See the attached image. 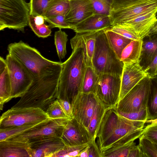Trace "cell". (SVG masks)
I'll return each instance as SVG.
<instances>
[{
	"instance_id": "obj_1",
	"label": "cell",
	"mask_w": 157,
	"mask_h": 157,
	"mask_svg": "<svg viewBox=\"0 0 157 157\" xmlns=\"http://www.w3.org/2000/svg\"><path fill=\"white\" fill-rule=\"evenodd\" d=\"M7 50L9 54L25 66L33 78L31 85L17 105L21 108H39L45 111L57 98L63 63L46 58L37 49L21 40L9 44Z\"/></svg>"
},
{
	"instance_id": "obj_2",
	"label": "cell",
	"mask_w": 157,
	"mask_h": 157,
	"mask_svg": "<svg viewBox=\"0 0 157 157\" xmlns=\"http://www.w3.org/2000/svg\"><path fill=\"white\" fill-rule=\"evenodd\" d=\"M70 43L72 52L69 57L63 63L57 99L67 100L71 104L81 92L87 66L83 49L80 43L72 38Z\"/></svg>"
},
{
	"instance_id": "obj_3",
	"label": "cell",
	"mask_w": 157,
	"mask_h": 157,
	"mask_svg": "<svg viewBox=\"0 0 157 157\" xmlns=\"http://www.w3.org/2000/svg\"><path fill=\"white\" fill-rule=\"evenodd\" d=\"M145 122L134 121L121 115L116 106L106 109L96 134L101 152L128 133L143 128Z\"/></svg>"
},
{
	"instance_id": "obj_4",
	"label": "cell",
	"mask_w": 157,
	"mask_h": 157,
	"mask_svg": "<svg viewBox=\"0 0 157 157\" xmlns=\"http://www.w3.org/2000/svg\"><path fill=\"white\" fill-rule=\"evenodd\" d=\"M73 118L88 132L93 140L106 108L94 93L80 92L71 102Z\"/></svg>"
},
{
	"instance_id": "obj_5",
	"label": "cell",
	"mask_w": 157,
	"mask_h": 157,
	"mask_svg": "<svg viewBox=\"0 0 157 157\" xmlns=\"http://www.w3.org/2000/svg\"><path fill=\"white\" fill-rule=\"evenodd\" d=\"M104 30L98 31L96 36L92 66L99 75L110 74L121 77L124 63L110 46Z\"/></svg>"
},
{
	"instance_id": "obj_6",
	"label": "cell",
	"mask_w": 157,
	"mask_h": 157,
	"mask_svg": "<svg viewBox=\"0 0 157 157\" xmlns=\"http://www.w3.org/2000/svg\"><path fill=\"white\" fill-rule=\"evenodd\" d=\"M29 2L25 0H0V30L6 28L24 32L29 25Z\"/></svg>"
},
{
	"instance_id": "obj_7",
	"label": "cell",
	"mask_w": 157,
	"mask_h": 157,
	"mask_svg": "<svg viewBox=\"0 0 157 157\" xmlns=\"http://www.w3.org/2000/svg\"><path fill=\"white\" fill-rule=\"evenodd\" d=\"M49 119L46 112L40 108H11L1 116L0 129L42 122Z\"/></svg>"
},
{
	"instance_id": "obj_8",
	"label": "cell",
	"mask_w": 157,
	"mask_h": 157,
	"mask_svg": "<svg viewBox=\"0 0 157 157\" xmlns=\"http://www.w3.org/2000/svg\"><path fill=\"white\" fill-rule=\"evenodd\" d=\"M152 84L151 78L142 80L119 101L116 106L117 110L129 113L146 109Z\"/></svg>"
},
{
	"instance_id": "obj_9",
	"label": "cell",
	"mask_w": 157,
	"mask_h": 157,
	"mask_svg": "<svg viewBox=\"0 0 157 157\" xmlns=\"http://www.w3.org/2000/svg\"><path fill=\"white\" fill-rule=\"evenodd\" d=\"M6 60L11 84V99L21 97L32 84V76L25 66L13 56L8 54Z\"/></svg>"
},
{
	"instance_id": "obj_10",
	"label": "cell",
	"mask_w": 157,
	"mask_h": 157,
	"mask_svg": "<svg viewBox=\"0 0 157 157\" xmlns=\"http://www.w3.org/2000/svg\"><path fill=\"white\" fill-rule=\"evenodd\" d=\"M121 77L110 74L99 75L95 94L107 108L116 106L119 101Z\"/></svg>"
},
{
	"instance_id": "obj_11",
	"label": "cell",
	"mask_w": 157,
	"mask_h": 157,
	"mask_svg": "<svg viewBox=\"0 0 157 157\" xmlns=\"http://www.w3.org/2000/svg\"><path fill=\"white\" fill-rule=\"evenodd\" d=\"M72 118H50L15 137H23L29 140L49 136L61 138L65 126Z\"/></svg>"
},
{
	"instance_id": "obj_12",
	"label": "cell",
	"mask_w": 157,
	"mask_h": 157,
	"mask_svg": "<svg viewBox=\"0 0 157 157\" xmlns=\"http://www.w3.org/2000/svg\"><path fill=\"white\" fill-rule=\"evenodd\" d=\"M157 10V0H144L129 6L111 10L109 16L112 26L123 24L143 13Z\"/></svg>"
},
{
	"instance_id": "obj_13",
	"label": "cell",
	"mask_w": 157,
	"mask_h": 157,
	"mask_svg": "<svg viewBox=\"0 0 157 157\" xmlns=\"http://www.w3.org/2000/svg\"><path fill=\"white\" fill-rule=\"evenodd\" d=\"M29 141V157H53L65 146L61 138L55 137H43Z\"/></svg>"
},
{
	"instance_id": "obj_14",
	"label": "cell",
	"mask_w": 157,
	"mask_h": 157,
	"mask_svg": "<svg viewBox=\"0 0 157 157\" xmlns=\"http://www.w3.org/2000/svg\"><path fill=\"white\" fill-rule=\"evenodd\" d=\"M140 62L124 64L119 101L142 80L147 78H151L145 69H144L141 66Z\"/></svg>"
},
{
	"instance_id": "obj_15",
	"label": "cell",
	"mask_w": 157,
	"mask_h": 157,
	"mask_svg": "<svg viewBox=\"0 0 157 157\" xmlns=\"http://www.w3.org/2000/svg\"><path fill=\"white\" fill-rule=\"evenodd\" d=\"M61 139L67 146L81 145L93 140L86 129L73 118L65 126Z\"/></svg>"
},
{
	"instance_id": "obj_16",
	"label": "cell",
	"mask_w": 157,
	"mask_h": 157,
	"mask_svg": "<svg viewBox=\"0 0 157 157\" xmlns=\"http://www.w3.org/2000/svg\"><path fill=\"white\" fill-rule=\"evenodd\" d=\"M94 14L90 0H71L65 19L73 29L75 26Z\"/></svg>"
},
{
	"instance_id": "obj_17",
	"label": "cell",
	"mask_w": 157,
	"mask_h": 157,
	"mask_svg": "<svg viewBox=\"0 0 157 157\" xmlns=\"http://www.w3.org/2000/svg\"><path fill=\"white\" fill-rule=\"evenodd\" d=\"M157 10L147 12L120 25L130 29L139 39H143L149 36L150 32L157 19Z\"/></svg>"
},
{
	"instance_id": "obj_18",
	"label": "cell",
	"mask_w": 157,
	"mask_h": 157,
	"mask_svg": "<svg viewBox=\"0 0 157 157\" xmlns=\"http://www.w3.org/2000/svg\"><path fill=\"white\" fill-rule=\"evenodd\" d=\"M26 138L14 137L0 141V157H29Z\"/></svg>"
},
{
	"instance_id": "obj_19",
	"label": "cell",
	"mask_w": 157,
	"mask_h": 157,
	"mask_svg": "<svg viewBox=\"0 0 157 157\" xmlns=\"http://www.w3.org/2000/svg\"><path fill=\"white\" fill-rule=\"evenodd\" d=\"M112 27L109 15L94 14L75 26L76 33L99 31Z\"/></svg>"
},
{
	"instance_id": "obj_20",
	"label": "cell",
	"mask_w": 157,
	"mask_h": 157,
	"mask_svg": "<svg viewBox=\"0 0 157 157\" xmlns=\"http://www.w3.org/2000/svg\"><path fill=\"white\" fill-rule=\"evenodd\" d=\"M133 136L126 135L101 152V157H128L131 150L136 145Z\"/></svg>"
},
{
	"instance_id": "obj_21",
	"label": "cell",
	"mask_w": 157,
	"mask_h": 157,
	"mask_svg": "<svg viewBox=\"0 0 157 157\" xmlns=\"http://www.w3.org/2000/svg\"><path fill=\"white\" fill-rule=\"evenodd\" d=\"M98 31L76 33L72 38L78 41L83 49L87 66H92V60L94 51L96 36Z\"/></svg>"
},
{
	"instance_id": "obj_22",
	"label": "cell",
	"mask_w": 157,
	"mask_h": 157,
	"mask_svg": "<svg viewBox=\"0 0 157 157\" xmlns=\"http://www.w3.org/2000/svg\"><path fill=\"white\" fill-rule=\"evenodd\" d=\"M11 84L6 59L0 57V109L11 99Z\"/></svg>"
},
{
	"instance_id": "obj_23",
	"label": "cell",
	"mask_w": 157,
	"mask_h": 157,
	"mask_svg": "<svg viewBox=\"0 0 157 157\" xmlns=\"http://www.w3.org/2000/svg\"><path fill=\"white\" fill-rule=\"evenodd\" d=\"M143 39L132 40L123 50L120 58L124 64H132L140 61L142 55Z\"/></svg>"
},
{
	"instance_id": "obj_24",
	"label": "cell",
	"mask_w": 157,
	"mask_h": 157,
	"mask_svg": "<svg viewBox=\"0 0 157 157\" xmlns=\"http://www.w3.org/2000/svg\"><path fill=\"white\" fill-rule=\"evenodd\" d=\"M104 30L110 46L120 59L123 50L132 40L113 31L109 28Z\"/></svg>"
},
{
	"instance_id": "obj_25",
	"label": "cell",
	"mask_w": 157,
	"mask_h": 157,
	"mask_svg": "<svg viewBox=\"0 0 157 157\" xmlns=\"http://www.w3.org/2000/svg\"><path fill=\"white\" fill-rule=\"evenodd\" d=\"M45 21L42 15H29V26L38 37L45 38L51 35L52 28L45 23Z\"/></svg>"
},
{
	"instance_id": "obj_26",
	"label": "cell",
	"mask_w": 157,
	"mask_h": 157,
	"mask_svg": "<svg viewBox=\"0 0 157 157\" xmlns=\"http://www.w3.org/2000/svg\"><path fill=\"white\" fill-rule=\"evenodd\" d=\"M99 75L92 66H87L82 82L81 92L87 94L95 93Z\"/></svg>"
},
{
	"instance_id": "obj_27",
	"label": "cell",
	"mask_w": 157,
	"mask_h": 157,
	"mask_svg": "<svg viewBox=\"0 0 157 157\" xmlns=\"http://www.w3.org/2000/svg\"><path fill=\"white\" fill-rule=\"evenodd\" d=\"M70 7V0H53L44 11V18L59 15H65Z\"/></svg>"
},
{
	"instance_id": "obj_28",
	"label": "cell",
	"mask_w": 157,
	"mask_h": 157,
	"mask_svg": "<svg viewBox=\"0 0 157 157\" xmlns=\"http://www.w3.org/2000/svg\"><path fill=\"white\" fill-rule=\"evenodd\" d=\"M43 122L11 128L0 129V141L16 136Z\"/></svg>"
},
{
	"instance_id": "obj_29",
	"label": "cell",
	"mask_w": 157,
	"mask_h": 157,
	"mask_svg": "<svg viewBox=\"0 0 157 157\" xmlns=\"http://www.w3.org/2000/svg\"><path fill=\"white\" fill-rule=\"evenodd\" d=\"M147 109L148 120L157 119V82L152 84L149 95Z\"/></svg>"
},
{
	"instance_id": "obj_30",
	"label": "cell",
	"mask_w": 157,
	"mask_h": 157,
	"mask_svg": "<svg viewBox=\"0 0 157 157\" xmlns=\"http://www.w3.org/2000/svg\"><path fill=\"white\" fill-rule=\"evenodd\" d=\"M67 36V35L61 29L55 33V44L60 60L64 58L67 54L66 46L68 40Z\"/></svg>"
},
{
	"instance_id": "obj_31",
	"label": "cell",
	"mask_w": 157,
	"mask_h": 157,
	"mask_svg": "<svg viewBox=\"0 0 157 157\" xmlns=\"http://www.w3.org/2000/svg\"><path fill=\"white\" fill-rule=\"evenodd\" d=\"M142 54L147 62L150 64L157 55V37L143 42Z\"/></svg>"
},
{
	"instance_id": "obj_32",
	"label": "cell",
	"mask_w": 157,
	"mask_h": 157,
	"mask_svg": "<svg viewBox=\"0 0 157 157\" xmlns=\"http://www.w3.org/2000/svg\"><path fill=\"white\" fill-rule=\"evenodd\" d=\"M139 145L145 157H157V144L141 136Z\"/></svg>"
},
{
	"instance_id": "obj_33",
	"label": "cell",
	"mask_w": 157,
	"mask_h": 157,
	"mask_svg": "<svg viewBox=\"0 0 157 157\" xmlns=\"http://www.w3.org/2000/svg\"><path fill=\"white\" fill-rule=\"evenodd\" d=\"M89 144V143L77 146L65 145L64 147L56 153L53 157H78L80 153L88 146Z\"/></svg>"
},
{
	"instance_id": "obj_34",
	"label": "cell",
	"mask_w": 157,
	"mask_h": 157,
	"mask_svg": "<svg viewBox=\"0 0 157 157\" xmlns=\"http://www.w3.org/2000/svg\"><path fill=\"white\" fill-rule=\"evenodd\" d=\"M53 0H30V14L36 16L43 15Z\"/></svg>"
},
{
	"instance_id": "obj_35",
	"label": "cell",
	"mask_w": 157,
	"mask_h": 157,
	"mask_svg": "<svg viewBox=\"0 0 157 157\" xmlns=\"http://www.w3.org/2000/svg\"><path fill=\"white\" fill-rule=\"evenodd\" d=\"M45 112L50 118L68 117L65 114L57 99L49 105Z\"/></svg>"
},
{
	"instance_id": "obj_36",
	"label": "cell",
	"mask_w": 157,
	"mask_h": 157,
	"mask_svg": "<svg viewBox=\"0 0 157 157\" xmlns=\"http://www.w3.org/2000/svg\"><path fill=\"white\" fill-rule=\"evenodd\" d=\"M45 21L49 24L51 28L57 27L59 29H70L71 27L65 19V15H59L44 18Z\"/></svg>"
},
{
	"instance_id": "obj_37",
	"label": "cell",
	"mask_w": 157,
	"mask_h": 157,
	"mask_svg": "<svg viewBox=\"0 0 157 157\" xmlns=\"http://www.w3.org/2000/svg\"><path fill=\"white\" fill-rule=\"evenodd\" d=\"M96 14L109 15L111 5L106 0H90Z\"/></svg>"
},
{
	"instance_id": "obj_38",
	"label": "cell",
	"mask_w": 157,
	"mask_h": 157,
	"mask_svg": "<svg viewBox=\"0 0 157 157\" xmlns=\"http://www.w3.org/2000/svg\"><path fill=\"white\" fill-rule=\"evenodd\" d=\"M117 111L123 117L132 121L146 122V121L148 120V114L147 108L139 111L129 113L118 111Z\"/></svg>"
},
{
	"instance_id": "obj_39",
	"label": "cell",
	"mask_w": 157,
	"mask_h": 157,
	"mask_svg": "<svg viewBox=\"0 0 157 157\" xmlns=\"http://www.w3.org/2000/svg\"><path fill=\"white\" fill-rule=\"evenodd\" d=\"M109 29L113 31L132 40L140 39L131 30L121 25L112 26Z\"/></svg>"
},
{
	"instance_id": "obj_40",
	"label": "cell",
	"mask_w": 157,
	"mask_h": 157,
	"mask_svg": "<svg viewBox=\"0 0 157 157\" xmlns=\"http://www.w3.org/2000/svg\"><path fill=\"white\" fill-rule=\"evenodd\" d=\"M141 136L157 144V123L148 124L143 128Z\"/></svg>"
},
{
	"instance_id": "obj_41",
	"label": "cell",
	"mask_w": 157,
	"mask_h": 157,
	"mask_svg": "<svg viewBox=\"0 0 157 157\" xmlns=\"http://www.w3.org/2000/svg\"><path fill=\"white\" fill-rule=\"evenodd\" d=\"M144 0H112L111 10H116L134 5Z\"/></svg>"
},
{
	"instance_id": "obj_42",
	"label": "cell",
	"mask_w": 157,
	"mask_h": 157,
	"mask_svg": "<svg viewBox=\"0 0 157 157\" xmlns=\"http://www.w3.org/2000/svg\"><path fill=\"white\" fill-rule=\"evenodd\" d=\"M58 99L63 111L67 117L71 118H73V108L71 104L65 100L61 99Z\"/></svg>"
},
{
	"instance_id": "obj_43",
	"label": "cell",
	"mask_w": 157,
	"mask_h": 157,
	"mask_svg": "<svg viewBox=\"0 0 157 157\" xmlns=\"http://www.w3.org/2000/svg\"><path fill=\"white\" fill-rule=\"evenodd\" d=\"M93 140L88 145V157H101V153L96 142Z\"/></svg>"
},
{
	"instance_id": "obj_44",
	"label": "cell",
	"mask_w": 157,
	"mask_h": 157,
	"mask_svg": "<svg viewBox=\"0 0 157 157\" xmlns=\"http://www.w3.org/2000/svg\"><path fill=\"white\" fill-rule=\"evenodd\" d=\"M145 69L151 78L157 75V55Z\"/></svg>"
},
{
	"instance_id": "obj_45",
	"label": "cell",
	"mask_w": 157,
	"mask_h": 157,
	"mask_svg": "<svg viewBox=\"0 0 157 157\" xmlns=\"http://www.w3.org/2000/svg\"><path fill=\"white\" fill-rule=\"evenodd\" d=\"M128 157H145L139 145L135 146L130 151Z\"/></svg>"
},
{
	"instance_id": "obj_46",
	"label": "cell",
	"mask_w": 157,
	"mask_h": 157,
	"mask_svg": "<svg viewBox=\"0 0 157 157\" xmlns=\"http://www.w3.org/2000/svg\"><path fill=\"white\" fill-rule=\"evenodd\" d=\"M157 34V19L149 34V36Z\"/></svg>"
},
{
	"instance_id": "obj_47",
	"label": "cell",
	"mask_w": 157,
	"mask_h": 157,
	"mask_svg": "<svg viewBox=\"0 0 157 157\" xmlns=\"http://www.w3.org/2000/svg\"><path fill=\"white\" fill-rule=\"evenodd\" d=\"M88 145L78 155V157H88Z\"/></svg>"
},
{
	"instance_id": "obj_48",
	"label": "cell",
	"mask_w": 157,
	"mask_h": 157,
	"mask_svg": "<svg viewBox=\"0 0 157 157\" xmlns=\"http://www.w3.org/2000/svg\"><path fill=\"white\" fill-rule=\"evenodd\" d=\"M145 123L152 124L157 123V119L153 120H148L146 121Z\"/></svg>"
},
{
	"instance_id": "obj_49",
	"label": "cell",
	"mask_w": 157,
	"mask_h": 157,
	"mask_svg": "<svg viewBox=\"0 0 157 157\" xmlns=\"http://www.w3.org/2000/svg\"><path fill=\"white\" fill-rule=\"evenodd\" d=\"M107 2L109 4H110L111 6V4L112 2V0H106Z\"/></svg>"
},
{
	"instance_id": "obj_50",
	"label": "cell",
	"mask_w": 157,
	"mask_h": 157,
	"mask_svg": "<svg viewBox=\"0 0 157 157\" xmlns=\"http://www.w3.org/2000/svg\"></svg>"
}]
</instances>
